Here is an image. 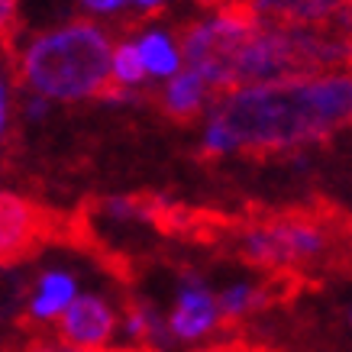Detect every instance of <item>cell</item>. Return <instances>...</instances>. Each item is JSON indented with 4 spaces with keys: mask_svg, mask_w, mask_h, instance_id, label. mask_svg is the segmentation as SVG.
Returning <instances> with one entry per match:
<instances>
[{
    "mask_svg": "<svg viewBox=\"0 0 352 352\" xmlns=\"http://www.w3.org/2000/svg\"><path fill=\"white\" fill-rule=\"evenodd\" d=\"M117 330V314L104 298L97 294H78L75 304L58 317V333L68 346L81 352L100 349Z\"/></svg>",
    "mask_w": 352,
    "mask_h": 352,
    "instance_id": "obj_6",
    "label": "cell"
},
{
    "mask_svg": "<svg viewBox=\"0 0 352 352\" xmlns=\"http://www.w3.org/2000/svg\"><path fill=\"white\" fill-rule=\"evenodd\" d=\"M243 256L262 268H288L327 256L330 230L310 217H278L262 226L245 230L239 239Z\"/></svg>",
    "mask_w": 352,
    "mask_h": 352,
    "instance_id": "obj_3",
    "label": "cell"
},
{
    "mask_svg": "<svg viewBox=\"0 0 352 352\" xmlns=\"http://www.w3.org/2000/svg\"><path fill=\"white\" fill-rule=\"evenodd\" d=\"M10 81H7V75H3V68H0V146H3V139H7V133H10Z\"/></svg>",
    "mask_w": 352,
    "mask_h": 352,
    "instance_id": "obj_16",
    "label": "cell"
},
{
    "mask_svg": "<svg viewBox=\"0 0 352 352\" xmlns=\"http://www.w3.org/2000/svg\"><path fill=\"white\" fill-rule=\"evenodd\" d=\"M87 13H97V16H113V13L126 10L129 0H78Z\"/></svg>",
    "mask_w": 352,
    "mask_h": 352,
    "instance_id": "obj_17",
    "label": "cell"
},
{
    "mask_svg": "<svg viewBox=\"0 0 352 352\" xmlns=\"http://www.w3.org/2000/svg\"><path fill=\"white\" fill-rule=\"evenodd\" d=\"M49 214L13 191H0V268L32 256L49 239Z\"/></svg>",
    "mask_w": 352,
    "mask_h": 352,
    "instance_id": "obj_4",
    "label": "cell"
},
{
    "mask_svg": "<svg viewBox=\"0 0 352 352\" xmlns=\"http://www.w3.org/2000/svg\"><path fill=\"white\" fill-rule=\"evenodd\" d=\"M13 30H16V0H0V45L10 49Z\"/></svg>",
    "mask_w": 352,
    "mask_h": 352,
    "instance_id": "obj_15",
    "label": "cell"
},
{
    "mask_svg": "<svg viewBox=\"0 0 352 352\" xmlns=\"http://www.w3.org/2000/svg\"><path fill=\"white\" fill-rule=\"evenodd\" d=\"M100 214L113 217V220H149L152 207L133 201V197H107V201H100Z\"/></svg>",
    "mask_w": 352,
    "mask_h": 352,
    "instance_id": "obj_14",
    "label": "cell"
},
{
    "mask_svg": "<svg viewBox=\"0 0 352 352\" xmlns=\"http://www.w3.org/2000/svg\"><path fill=\"white\" fill-rule=\"evenodd\" d=\"M126 336L139 342H152V346H175V336H171L168 317H162L159 310L146 304V300H136L133 307L126 310Z\"/></svg>",
    "mask_w": 352,
    "mask_h": 352,
    "instance_id": "obj_11",
    "label": "cell"
},
{
    "mask_svg": "<svg viewBox=\"0 0 352 352\" xmlns=\"http://www.w3.org/2000/svg\"><path fill=\"white\" fill-rule=\"evenodd\" d=\"M220 314H223V320H236V317H245V314H252L265 304V291L252 285V281H233V285H226L220 294Z\"/></svg>",
    "mask_w": 352,
    "mask_h": 352,
    "instance_id": "obj_12",
    "label": "cell"
},
{
    "mask_svg": "<svg viewBox=\"0 0 352 352\" xmlns=\"http://www.w3.org/2000/svg\"><path fill=\"white\" fill-rule=\"evenodd\" d=\"M75 298H78L75 275L62 272V268H49V272H43V275L36 278V285L30 291V300H26V314L36 323H52L75 304Z\"/></svg>",
    "mask_w": 352,
    "mask_h": 352,
    "instance_id": "obj_8",
    "label": "cell"
},
{
    "mask_svg": "<svg viewBox=\"0 0 352 352\" xmlns=\"http://www.w3.org/2000/svg\"><path fill=\"white\" fill-rule=\"evenodd\" d=\"M210 97H217L210 81H207L201 72H194V68L184 65L178 75H171L168 81H165L159 100H162V110H165L171 120H194L210 104Z\"/></svg>",
    "mask_w": 352,
    "mask_h": 352,
    "instance_id": "obj_9",
    "label": "cell"
},
{
    "mask_svg": "<svg viewBox=\"0 0 352 352\" xmlns=\"http://www.w3.org/2000/svg\"><path fill=\"white\" fill-rule=\"evenodd\" d=\"M268 23H288V26H327L340 20L352 7V0H243Z\"/></svg>",
    "mask_w": 352,
    "mask_h": 352,
    "instance_id": "obj_7",
    "label": "cell"
},
{
    "mask_svg": "<svg viewBox=\"0 0 352 352\" xmlns=\"http://www.w3.org/2000/svg\"><path fill=\"white\" fill-rule=\"evenodd\" d=\"M52 352H68V349H52ZM72 352H81V349H75V346H72Z\"/></svg>",
    "mask_w": 352,
    "mask_h": 352,
    "instance_id": "obj_19",
    "label": "cell"
},
{
    "mask_svg": "<svg viewBox=\"0 0 352 352\" xmlns=\"http://www.w3.org/2000/svg\"><path fill=\"white\" fill-rule=\"evenodd\" d=\"M49 97H43V94H32L30 91V97L23 100V117L26 120H45V113H49Z\"/></svg>",
    "mask_w": 352,
    "mask_h": 352,
    "instance_id": "obj_18",
    "label": "cell"
},
{
    "mask_svg": "<svg viewBox=\"0 0 352 352\" xmlns=\"http://www.w3.org/2000/svg\"><path fill=\"white\" fill-rule=\"evenodd\" d=\"M149 78V68L142 62L136 39H123L113 45V81L120 87H142Z\"/></svg>",
    "mask_w": 352,
    "mask_h": 352,
    "instance_id": "obj_13",
    "label": "cell"
},
{
    "mask_svg": "<svg viewBox=\"0 0 352 352\" xmlns=\"http://www.w3.org/2000/svg\"><path fill=\"white\" fill-rule=\"evenodd\" d=\"M16 75L26 91L55 104L104 100L117 87L110 32L91 20L39 32L16 55Z\"/></svg>",
    "mask_w": 352,
    "mask_h": 352,
    "instance_id": "obj_2",
    "label": "cell"
},
{
    "mask_svg": "<svg viewBox=\"0 0 352 352\" xmlns=\"http://www.w3.org/2000/svg\"><path fill=\"white\" fill-rule=\"evenodd\" d=\"M136 43H139V52H142V62L149 68V78L168 81L171 75H178L184 68L182 43H175L165 30H142L136 36Z\"/></svg>",
    "mask_w": 352,
    "mask_h": 352,
    "instance_id": "obj_10",
    "label": "cell"
},
{
    "mask_svg": "<svg viewBox=\"0 0 352 352\" xmlns=\"http://www.w3.org/2000/svg\"><path fill=\"white\" fill-rule=\"evenodd\" d=\"M220 300L197 275H182L175 291V304L168 310V327L175 342H201L220 327Z\"/></svg>",
    "mask_w": 352,
    "mask_h": 352,
    "instance_id": "obj_5",
    "label": "cell"
},
{
    "mask_svg": "<svg viewBox=\"0 0 352 352\" xmlns=\"http://www.w3.org/2000/svg\"><path fill=\"white\" fill-rule=\"evenodd\" d=\"M352 123V75L314 72L220 91L204 123L207 155L285 152Z\"/></svg>",
    "mask_w": 352,
    "mask_h": 352,
    "instance_id": "obj_1",
    "label": "cell"
}]
</instances>
